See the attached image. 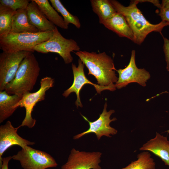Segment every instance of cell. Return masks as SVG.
Segmentation results:
<instances>
[{
	"label": "cell",
	"mask_w": 169,
	"mask_h": 169,
	"mask_svg": "<svg viewBox=\"0 0 169 169\" xmlns=\"http://www.w3.org/2000/svg\"><path fill=\"white\" fill-rule=\"evenodd\" d=\"M162 35L164 41L163 47L166 63V69L169 72V39Z\"/></svg>",
	"instance_id": "cell-25"
},
{
	"label": "cell",
	"mask_w": 169,
	"mask_h": 169,
	"mask_svg": "<svg viewBox=\"0 0 169 169\" xmlns=\"http://www.w3.org/2000/svg\"><path fill=\"white\" fill-rule=\"evenodd\" d=\"M53 31L36 33L10 32L0 36V48L3 51L12 53L26 51L34 53L37 45L47 41Z\"/></svg>",
	"instance_id": "cell-4"
},
{
	"label": "cell",
	"mask_w": 169,
	"mask_h": 169,
	"mask_svg": "<svg viewBox=\"0 0 169 169\" xmlns=\"http://www.w3.org/2000/svg\"><path fill=\"white\" fill-rule=\"evenodd\" d=\"M84 66V64L80 59L78 60V65L77 67L74 64H72V68L74 77L73 82L72 85L63 94L64 96L67 97L71 93L75 92L77 96L75 104L77 108L79 106L80 107H83L80 100L79 93L80 90L85 84H88L93 85L99 94H100L102 91L105 90L114 91L116 89L115 86H103L94 84L89 81L85 75Z\"/></svg>",
	"instance_id": "cell-12"
},
{
	"label": "cell",
	"mask_w": 169,
	"mask_h": 169,
	"mask_svg": "<svg viewBox=\"0 0 169 169\" xmlns=\"http://www.w3.org/2000/svg\"><path fill=\"white\" fill-rule=\"evenodd\" d=\"M137 158L121 169H155V162L148 151H145L139 153Z\"/></svg>",
	"instance_id": "cell-21"
},
{
	"label": "cell",
	"mask_w": 169,
	"mask_h": 169,
	"mask_svg": "<svg viewBox=\"0 0 169 169\" xmlns=\"http://www.w3.org/2000/svg\"><path fill=\"white\" fill-rule=\"evenodd\" d=\"M37 4L48 20L55 26L63 29H67L69 25L63 18L49 3L48 0H33Z\"/></svg>",
	"instance_id": "cell-19"
},
{
	"label": "cell",
	"mask_w": 169,
	"mask_h": 169,
	"mask_svg": "<svg viewBox=\"0 0 169 169\" xmlns=\"http://www.w3.org/2000/svg\"><path fill=\"white\" fill-rule=\"evenodd\" d=\"M90 2L92 10L98 16L100 24L117 12L110 0H91Z\"/></svg>",
	"instance_id": "cell-20"
},
{
	"label": "cell",
	"mask_w": 169,
	"mask_h": 169,
	"mask_svg": "<svg viewBox=\"0 0 169 169\" xmlns=\"http://www.w3.org/2000/svg\"><path fill=\"white\" fill-rule=\"evenodd\" d=\"M107 104L106 102L104 105L103 112L100 115L99 118L94 121H90L85 116L81 115L83 118L89 124V128L87 131L78 134L74 136V140L80 138L86 134L91 133H95L98 140H99L103 136L111 137L110 135H115L118 132V131L111 127L110 123L117 120L116 118L110 119L111 115L115 113L113 110H107Z\"/></svg>",
	"instance_id": "cell-10"
},
{
	"label": "cell",
	"mask_w": 169,
	"mask_h": 169,
	"mask_svg": "<svg viewBox=\"0 0 169 169\" xmlns=\"http://www.w3.org/2000/svg\"><path fill=\"white\" fill-rule=\"evenodd\" d=\"M161 7H169V0H163L161 3Z\"/></svg>",
	"instance_id": "cell-29"
},
{
	"label": "cell",
	"mask_w": 169,
	"mask_h": 169,
	"mask_svg": "<svg viewBox=\"0 0 169 169\" xmlns=\"http://www.w3.org/2000/svg\"><path fill=\"white\" fill-rule=\"evenodd\" d=\"M139 3L140 2H149L152 3L155 6H156L158 8H160L161 7V4L160 3L159 0H138Z\"/></svg>",
	"instance_id": "cell-28"
},
{
	"label": "cell",
	"mask_w": 169,
	"mask_h": 169,
	"mask_svg": "<svg viewBox=\"0 0 169 169\" xmlns=\"http://www.w3.org/2000/svg\"><path fill=\"white\" fill-rule=\"evenodd\" d=\"M32 52L20 51L12 53L3 51L0 54V91L14 78L23 59ZM33 53V52H32Z\"/></svg>",
	"instance_id": "cell-8"
},
{
	"label": "cell",
	"mask_w": 169,
	"mask_h": 169,
	"mask_svg": "<svg viewBox=\"0 0 169 169\" xmlns=\"http://www.w3.org/2000/svg\"><path fill=\"white\" fill-rule=\"evenodd\" d=\"M135 55V50H133L128 65L123 69L117 70L119 77L115 84L116 88L120 89L131 83H137L143 87L146 86V82L151 77L150 74L144 69L137 67Z\"/></svg>",
	"instance_id": "cell-9"
},
{
	"label": "cell",
	"mask_w": 169,
	"mask_h": 169,
	"mask_svg": "<svg viewBox=\"0 0 169 169\" xmlns=\"http://www.w3.org/2000/svg\"><path fill=\"white\" fill-rule=\"evenodd\" d=\"M80 48L77 42L72 39H66L63 37L56 27L49 39L36 45L34 51L43 54L49 52L59 54L66 64L71 63L73 58L71 52L80 51Z\"/></svg>",
	"instance_id": "cell-5"
},
{
	"label": "cell",
	"mask_w": 169,
	"mask_h": 169,
	"mask_svg": "<svg viewBox=\"0 0 169 169\" xmlns=\"http://www.w3.org/2000/svg\"><path fill=\"white\" fill-rule=\"evenodd\" d=\"M40 68L33 53L23 60L13 79L5 86V90L10 95H23L33 89L39 75Z\"/></svg>",
	"instance_id": "cell-3"
},
{
	"label": "cell",
	"mask_w": 169,
	"mask_h": 169,
	"mask_svg": "<svg viewBox=\"0 0 169 169\" xmlns=\"http://www.w3.org/2000/svg\"><path fill=\"white\" fill-rule=\"evenodd\" d=\"M12 158L11 156H8L3 158L2 165L0 169H8V164L9 161Z\"/></svg>",
	"instance_id": "cell-27"
},
{
	"label": "cell",
	"mask_w": 169,
	"mask_h": 169,
	"mask_svg": "<svg viewBox=\"0 0 169 169\" xmlns=\"http://www.w3.org/2000/svg\"><path fill=\"white\" fill-rule=\"evenodd\" d=\"M16 11L0 4V36L10 33L13 17Z\"/></svg>",
	"instance_id": "cell-22"
},
{
	"label": "cell",
	"mask_w": 169,
	"mask_h": 169,
	"mask_svg": "<svg viewBox=\"0 0 169 169\" xmlns=\"http://www.w3.org/2000/svg\"><path fill=\"white\" fill-rule=\"evenodd\" d=\"M12 159L19 161L23 169H46L57 166L54 158L47 152L27 146L13 155Z\"/></svg>",
	"instance_id": "cell-7"
},
{
	"label": "cell",
	"mask_w": 169,
	"mask_h": 169,
	"mask_svg": "<svg viewBox=\"0 0 169 169\" xmlns=\"http://www.w3.org/2000/svg\"><path fill=\"white\" fill-rule=\"evenodd\" d=\"M88 68V75L94 76L98 84L103 86H115L118 79L113 59L105 52L97 53L85 51L75 52Z\"/></svg>",
	"instance_id": "cell-2"
},
{
	"label": "cell",
	"mask_w": 169,
	"mask_h": 169,
	"mask_svg": "<svg viewBox=\"0 0 169 169\" xmlns=\"http://www.w3.org/2000/svg\"><path fill=\"white\" fill-rule=\"evenodd\" d=\"M39 32L38 30L30 23L27 16V8L17 11L13 17L10 32L36 33Z\"/></svg>",
	"instance_id": "cell-18"
},
{
	"label": "cell",
	"mask_w": 169,
	"mask_h": 169,
	"mask_svg": "<svg viewBox=\"0 0 169 169\" xmlns=\"http://www.w3.org/2000/svg\"><path fill=\"white\" fill-rule=\"evenodd\" d=\"M101 155L100 152L80 151L73 148L61 169H101L99 165Z\"/></svg>",
	"instance_id": "cell-11"
},
{
	"label": "cell",
	"mask_w": 169,
	"mask_h": 169,
	"mask_svg": "<svg viewBox=\"0 0 169 169\" xmlns=\"http://www.w3.org/2000/svg\"><path fill=\"white\" fill-rule=\"evenodd\" d=\"M139 150L151 152L169 166V141L166 137L156 132L155 137L144 144Z\"/></svg>",
	"instance_id": "cell-14"
},
{
	"label": "cell",
	"mask_w": 169,
	"mask_h": 169,
	"mask_svg": "<svg viewBox=\"0 0 169 169\" xmlns=\"http://www.w3.org/2000/svg\"><path fill=\"white\" fill-rule=\"evenodd\" d=\"M31 0H0V4L17 11L21 9L27 8Z\"/></svg>",
	"instance_id": "cell-24"
},
{
	"label": "cell",
	"mask_w": 169,
	"mask_h": 169,
	"mask_svg": "<svg viewBox=\"0 0 169 169\" xmlns=\"http://www.w3.org/2000/svg\"><path fill=\"white\" fill-rule=\"evenodd\" d=\"M20 127H14L9 120L0 126V168L2 165L3 154L12 146L18 145L22 148L27 146L33 145L35 142L23 138L17 133Z\"/></svg>",
	"instance_id": "cell-13"
},
{
	"label": "cell",
	"mask_w": 169,
	"mask_h": 169,
	"mask_svg": "<svg viewBox=\"0 0 169 169\" xmlns=\"http://www.w3.org/2000/svg\"><path fill=\"white\" fill-rule=\"evenodd\" d=\"M54 79L51 77L46 76L41 80L40 88L34 93L27 92L24 94L20 100L16 105L15 108L24 107L26 110L24 118L20 127L26 126L31 128L35 125L36 120L32 118V112L36 104L44 100L46 92L53 86Z\"/></svg>",
	"instance_id": "cell-6"
},
{
	"label": "cell",
	"mask_w": 169,
	"mask_h": 169,
	"mask_svg": "<svg viewBox=\"0 0 169 169\" xmlns=\"http://www.w3.org/2000/svg\"><path fill=\"white\" fill-rule=\"evenodd\" d=\"M30 23L37 28L39 32L53 31L56 26L49 21L37 4L31 0L27 8Z\"/></svg>",
	"instance_id": "cell-15"
},
{
	"label": "cell",
	"mask_w": 169,
	"mask_h": 169,
	"mask_svg": "<svg viewBox=\"0 0 169 169\" xmlns=\"http://www.w3.org/2000/svg\"><path fill=\"white\" fill-rule=\"evenodd\" d=\"M159 15L162 21H165L169 23V7H161Z\"/></svg>",
	"instance_id": "cell-26"
},
{
	"label": "cell",
	"mask_w": 169,
	"mask_h": 169,
	"mask_svg": "<svg viewBox=\"0 0 169 169\" xmlns=\"http://www.w3.org/2000/svg\"><path fill=\"white\" fill-rule=\"evenodd\" d=\"M23 95L8 94L5 90L0 91V123L11 116L17 109L16 105Z\"/></svg>",
	"instance_id": "cell-17"
},
{
	"label": "cell",
	"mask_w": 169,
	"mask_h": 169,
	"mask_svg": "<svg viewBox=\"0 0 169 169\" xmlns=\"http://www.w3.org/2000/svg\"><path fill=\"white\" fill-rule=\"evenodd\" d=\"M102 24L115 33L120 37H125L133 42V33L124 16L116 12Z\"/></svg>",
	"instance_id": "cell-16"
},
{
	"label": "cell",
	"mask_w": 169,
	"mask_h": 169,
	"mask_svg": "<svg viewBox=\"0 0 169 169\" xmlns=\"http://www.w3.org/2000/svg\"><path fill=\"white\" fill-rule=\"evenodd\" d=\"M49 1L54 9L62 15L66 24L69 25V23H72L77 28H80L81 24L79 18L77 16L71 14L59 0H50Z\"/></svg>",
	"instance_id": "cell-23"
},
{
	"label": "cell",
	"mask_w": 169,
	"mask_h": 169,
	"mask_svg": "<svg viewBox=\"0 0 169 169\" xmlns=\"http://www.w3.org/2000/svg\"><path fill=\"white\" fill-rule=\"evenodd\" d=\"M110 1L116 11L125 18L133 33V42L136 44H141L151 32H158L161 34L163 28L169 26L168 23L163 21L156 24L150 23L137 8L138 0L131 1L127 6H124L116 0Z\"/></svg>",
	"instance_id": "cell-1"
}]
</instances>
